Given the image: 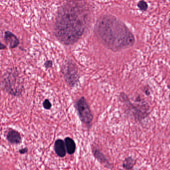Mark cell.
I'll use <instances>...</instances> for the list:
<instances>
[{"label": "cell", "mask_w": 170, "mask_h": 170, "mask_svg": "<svg viewBox=\"0 0 170 170\" xmlns=\"http://www.w3.org/2000/svg\"><path fill=\"white\" fill-rule=\"evenodd\" d=\"M89 19V10L83 4L67 2L61 7L56 18L54 33L56 38L64 44H74L84 34Z\"/></svg>", "instance_id": "obj_1"}, {"label": "cell", "mask_w": 170, "mask_h": 170, "mask_svg": "<svg viewBox=\"0 0 170 170\" xmlns=\"http://www.w3.org/2000/svg\"><path fill=\"white\" fill-rule=\"evenodd\" d=\"M95 31L101 43L114 51L131 47L135 43L134 35L127 26L112 15H104L99 19Z\"/></svg>", "instance_id": "obj_2"}, {"label": "cell", "mask_w": 170, "mask_h": 170, "mask_svg": "<svg viewBox=\"0 0 170 170\" xmlns=\"http://www.w3.org/2000/svg\"><path fill=\"white\" fill-rule=\"evenodd\" d=\"M5 87L7 91L14 95H18L21 92L20 79L16 74L13 72H7L4 79Z\"/></svg>", "instance_id": "obj_3"}, {"label": "cell", "mask_w": 170, "mask_h": 170, "mask_svg": "<svg viewBox=\"0 0 170 170\" xmlns=\"http://www.w3.org/2000/svg\"><path fill=\"white\" fill-rule=\"evenodd\" d=\"M76 107L81 121L86 125H90L93 120V116L90 107L85 98L81 97L76 102Z\"/></svg>", "instance_id": "obj_4"}, {"label": "cell", "mask_w": 170, "mask_h": 170, "mask_svg": "<svg viewBox=\"0 0 170 170\" xmlns=\"http://www.w3.org/2000/svg\"><path fill=\"white\" fill-rule=\"evenodd\" d=\"M64 73L65 77L67 82L71 86H74L76 83L79 78L76 69L73 67L71 64H68Z\"/></svg>", "instance_id": "obj_5"}, {"label": "cell", "mask_w": 170, "mask_h": 170, "mask_svg": "<svg viewBox=\"0 0 170 170\" xmlns=\"http://www.w3.org/2000/svg\"><path fill=\"white\" fill-rule=\"evenodd\" d=\"M4 39L6 44L11 49L16 48L19 44V41L16 36L10 31H6L5 33Z\"/></svg>", "instance_id": "obj_6"}, {"label": "cell", "mask_w": 170, "mask_h": 170, "mask_svg": "<svg viewBox=\"0 0 170 170\" xmlns=\"http://www.w3.org/2000/svg\"><path fill=\"white\" fill-rule=\"evenodd\" d=\"M7 139L12 144H20L21 142V135L20 133L14 129H11L8 131Z\"/></svg>", "instance_id": "obj_7"}, {"label": "cell", "mask_w": 170, "mask_h": 170, "mask_svg": "<svg viewBox=\"0 0 170 170\" xmlns=\"http://www.w3.org/2000/svg\"><path fill=\"white\" fill-rule=\"evenodd\" d=\"M54 150L56 154L59 157H64L66 155V145L64 141L61 139H57L54 143Z\"/></svg>", "instance_id": "obj_8"}, {"label": "cell", "mask_w": 170, "mask_h": 170, "mask_svg": "<svg viewBox=\"0 0 170 170\" xmlns=\"http://www.w3.org/2000/svg\"><path fill=\"white\" fill-rule=\"evenodd\" d=\"M93 154L95 156V158L98 160L101 163L104 165L106 167L108 168H111V164L110 163L108 160L107 159L106 157L104 155L100 152V151L97 149H95L93 151Z\"/></svg>", "instance_id": "obj_9"}, {"label": "cell", "mask_w": 170, "mask_h": 170, "mask_svg": "<svg viewBox=\"0 0 170 170\" xmlns=\"http://www.w3.org/2000/svg\"><path fill=\"white\" fill-rule=\"evenodd\" d=\"M66 149L69 155L74 154L76 149L75 143L73 139L70 137H66L64 140Z\"/></svg>", "instance_id": "obj_10"}, {"label": "cell", "mask_w": 170, "mask_h": 170, "mask_svg": "<svg viewBox=\"0 0 170 170\" xmlns=\"http://www.w3.org/2000/svg\"><path fill=\"white\" fill-rule=\"evenodd\" d=\"M135 165V161L131 157L126 158L123 162V167L127 170L132 169Z\"/></svg>", "instance_id": "obj_11"}, {"label": "cell", "mask_w": 170, "mask_h": 170, "mask_svg": "<svg viewBox=\"0 0 170 170\" xmlns=\"http://www.w3.org/2000/svg\"><path fill=\"white\" fill-rule=\"evenodd\" d=\"M137 6L139 9L142 11H146V10H147L148 8V5L147 3L144 1H140L138 3Z\"/></svg>", "instance_id": "obj_12"}, {"label": "cell", "mask_w": 170, "mask_h": 170, "mask_svg": "<svg viewBox=\"0 0 170 170\" xmlns=\"http://www.w3.org/2000/svg\"><path fill=\"white\" fill-rule=\"evenodd\" d=\"M51 106H52L51 103V102L49 101V99H46L43 102V107L46 109H50L51 107Z\"/></svg>", "instance_id": "obj_13"}, {"label": "cell", "mask_w": 170, "mask_h": 170, "mask_svg": "<svg viewBox=\"0 0 170 170\" xmlns=\"http://www.w3.org/2000/svg\"><path fill=\"white\" fill-rule=\"evenodd\" d=\"M52 66V62L51 61H47L44 63V66L46 69H49Z\"/></svg>", "instance_id": "obj_14"}, {"label": "cell", "mask_w": 170, "mask_h": 170, "mask_svg": "<svg viewBox=\"0 0 170 170\" xmlns=\"http://www.w3.org/2000/svg\"><path fill=\"white\" fill-rule=\"evenodd\" d=\"M28 149L26 148H23V149H20V150H19V153H20V154H26V153L27 152H28Z\"/></svg>", "instance_id": "obj_15"}, {"label": "cell", "mask_w": 170, "mask_h": 170, "mask_svg": "<svg viewBox=\"0 0 170 170\" xmlns=\"http://www.w3.org/2000/svg\"><path fill=\"white\" fill-rule=\"evenodd\" d=\"M5 48H6V46H4V45H3V44H2V43H1V46H0V48H1V49H5Z\"/></svg>", "instance_id": "obj_16"}, {"label": "cell", "mask_w": 170, "mask_h": 170, "mask_svg": "<svg viewBox=\"0 0 170 170\" xmlns=\"http://www.w3.org/2000/svg\"><path fill=\"white\" fill-rule=\"evenodd\" d=\"M169 24H170V18H169Z\"/></svg>", "instance_id": "obj_17"}, {"label": "cell", "mask_w": 170, "mask_h": 170, "mask_svg": "<svg viewBox=\"0 0 170 170\" xmlns=\"http://www.w3.org/2000/svg\"></svg>", "instance_id": "obj_18"}]
</instances>
